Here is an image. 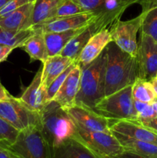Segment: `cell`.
<instances>
[{
	"mask_svg": "<svg viewBox=\"0 0 157 158\" xmlns=\"http://www.w3.org/2000/svg\"><path fill=\"white\" fill-rule=\"evenodd\" d=\"M0 117L18 131L40 125L39 114L31 110L19 98L12 96L9 100L0 101Z\"/></svg>",
	"mask_w": 157,
	"mask_h": 158,
	"instance_id": "7",
	"label": "cell"
},
{
	"mask_svg": "<svg viewBox=\"0 0 157 158\" xmlns=\"http://www.w3.org/2000/svg\"><path fill=\"white\" fill-rule=\"evenodd\" d=\"M104 29L108 28L106 27L105 23L95 15V18L89 25L85 26L84 29L79 33L75 35L67 43V45L60 52V55L78 60L82 50L87 44L89 40L92 38V35Z\"/></svg>",
	"mask_w": 157,
	"mask_h": 158,
	"instance_id": "11",
	"label": "cell"
},
{
	"mask_svg": "<svg viewBox=\"0 0 157 158\" xmlns=\"http://www.w3.org/2000/svg\"><path fill=\"white\" fill-rule=\"evenodd\" d=\"M64 109L78 127L90 131L110 132L112 121L93 110L75 104Z\"/></svg>",
	"mask_w": 157,
	"mask_h": 158,
	"instance_id": "10",
	"label": "cell"
},
{
	"mask_svg": "<svg viewBox=\"0 0 157 158\" xmlns=\"http://www.w3.org/2000/svg\"><path fill=\"white\" fill-rule=\"evenodd\" d=\"M150 82L152 83V86H153L154 90H155V94H156V97H157V80H155V78H153L152 80H150Z\"/></svg>",
	"mask_w": 157,
	"mask_h": 158,
	"instance_id": "42",
	"label": "cell"
},
{
	"mask_svg": "<svg viewBox=\"0 0 157 158\" xmlns=\"http://www.w3.org/2000/svg\"><path fill=\"white\" fill-rule=\"evenodd\" d=\"M9 1H11V0H0V9H1L3 6H6Z\"/></svg>",
	"mask_w": 157,
	"mask_h": 158,
	"instance_id": "43",
	"label": "cell"
},
{
	"mask_svg": "<svg viewBox=\"0 0 157 158\" xmlns=\"http://www.w3.org/2000/svg\"><path fill=\"white\" fill-rule=\"evenodd\" d=\"M0 158H13V157L6 148L0 147Z\"/></svg>",
	"mask_w": 157,
	"mask_h": 158,
	"instance_id": "39",
	"label": "cell"
},
{
	"mask_svg": "<svg viewBox=\"0 0 157 158\" xmlns=\"http://www.w3.org/2000/svg\"><path fill=\"white\" fill-rule=\"evenodd\" d=\"M42 66L39 68L29 84L20 97V100L31 110L40 114L47 104L46 101V89L42 86Z\"/></svg>",
	"mask_w": 157,
	"mask_h": 158,
	"instance_id": "16",
	"label": "cell"
},
{
	"mask_svg": "<svg viewBox=\"0 0 157 158\" xmlns=\"http://www.w3.org/2000/svg\"><path fill=\"white\" fill-rule=\"evenodd\" d=\"M51 158H100L77 139H69L51 151Z\"/></svg>",
	"mask_w": 157,
	"mask_h": 158,
	"instance_id": "19",
	"label": "cell"
},
{
	"mask_svg": "<svg viewBox=\"0 0 157 158\" xmlns=\"http://www.w3.org/2000/svg\"><path fill=\"white\" fill-rule=\"evenodd\" d=\"M62 0H35L30 21V28L43 24L54 18Z\"/></svg>",
	"mask_w": 157,
	"mask_h": 158,
	"instance_id": "22",
	"label": "cell"
},
{
	"mask_svg": "<svg viewBox=\"0 0 157 158\" xmlns=\"http://www.w3.org/2000/svg\"><path fill=\"white\" fill-rule=\"evenodd\" d=\"M95 18V14L93 12H83L71 16L52 19L43 24L38 25L34 27L40 28L44 33L62 32L84 27L89 25Z\"/></svg>",
	"mask_w": 157,
	"mask_h": 158,
	"instance_id": "12",
	"label": "cell"
},
{
	"mask_svg": "<svg viewBox=\"0 0 157 158\" xmlns=\"http://www.w3.org/2000/svg\"><path fill=\"white\" fill-rule=\"evenodd\" d=\"M141 6L143 8V12H146L152 8L157 6V0H146L144 4Z\"/></svg>",
	"mask_w": 157,
	"mask_h": 158,
	"instance_id": "38",
	"label": "cell"
},
{
	"mask_svg": "<svg viewBox=\"0 0 157 158\" xmlns=\"http://www.w3.org/2000/svg\"><path fill=\"white\" fill-rule=\"evenodd\" d=\"M33 2H35V0H11L0 9V18L6 16L15 9Z\"/></svg>",
	"mask_w": 157,
	"mask_h": 158,
	"instance_id": "32",
	"label": "cell"
},
{
	"mask_svg": "<svg viewBox=\"0 0 157 158\" xmlns=\"http://www.w3.org/2000/svg\"><path fill=\"white\" fill-rule=\"evenodd\" d=\"M78 64V62H75L73 64H72L71 66H69L64 72L62 73L46 89V103H49V102L52 101L53 100L54 97L56 94V93L58 92V90L59 89L60 86H62V84L63 83L64 80H66V78L67 77V76L69 75V73L72 71V69L75 67L76 65Z\"/></svg>",
	"mask_w": 157,
	"mask_h": 158,
	"instance_id": "30",
	"label": "cell"
},
{
	"mask_svg": "<svg viewBox=\"0 0 157 158\" xmlns=\"http://www.w3.org/2000/svg\"><path fill=\"white\" fill-rule=\"evenodd\" d=\"M126 1H127L130 4V6H131V5L135 4V3H138V4L143 6V5L144 4L145 2H146V0H126Z\"/></svg>",
	"mask_w": 157,
	"mask_h": 158,
	"instance_id": "40",
	"label": "cell"
},
{
	"mask_svg": "<svg viewBox=\"0 0 157 158\" xmlns=\"http://www.w3.org/2000/svg\"><path fill=\"white\" fill-rule=\"evenodd\" d=\"M134 106L138 114V121L150 120L156 117L152 104L134 100Z\"/></svg>",
	"mask_w": 157,
	"mask_h": 158,
	"instance_id": "31",
	"label": "cell"
},
{
	"mask_svg": "<svg viewBox=\"0 0 157 158\" xmlns=\"http://www.w3.org/2000/svg\"><path fill=\"white\" fill-rule=\"evenodd\" d=\"M12 97V96L9 94L6 88L3 86L0 82V101H6V100H9Z\"/></svg>",
	"mask_w": 157,
	"mask_h": 158,
	"instance_id": "37",
	"label": "cell"
},
{
	"mask_svg": "<svg viewBox=\"0 0 157 158\" xmlns=\"http://www.w3.org/2000/svg\"><path fill=\"white\" fill-rule=\"evenodd\" d=\"M34 2L28 3L9 15L0 18V26L6 30L18 32L30 29V21L33 11Z\"/></svg>",
	"mask_w": 157,
	"mask_h": 158,
	"instance_id": "17",
	"label": "cell"
},
{
	"mask_svg": "<svg viewBox=\"0 0 157 158\" xmlns=\"http://www.w3.org/2000/svg\"><path fill=\"white\" fill-rule=\"evenodd\" d=\"M140 32L152 37L157 43V6L142 12Z\"/></svg>",
	"mask_w": 157,
	"mask_h": 158,
	"instance_id": "27",
	"label": "cell"
},
{
	"mask_svg": "<svg viewBox=\"0 0 157 158\" xmlns=\"http://www.w3.org/2000/svg\"><path fill=\"white\" fill-rule=\"evenodd\" d=\"M138 121V120H137ZM139 123H141L143 126L146 127L147 129L150 130L153 133H155L157 135V117L150 119L147 120H143V121H138Z\"/></svg>",
	"mask_w": 157,
	"mask_h": 158,
	"instance_id": "34",
	"label": "cell"
},
{
	"mask_svg": "<svg viewBox=\"0 0 157 158\" xmlns=\"http://www.w3.org/2000/svg\"><path fill=\"white\" fill-rule=\"evenodd\" d=\"M94 110L110 121L137 120L138 114L134 106L132 86L105 97L95 105Z\"/></svg>",
	"mask_w": 157,
	"mask_h": 158,
	"instance_id": "4",
	"label": "cell"
},
{
	"mask_svg": "<svg viewBox=\"0 0 157 158\" xmlns=\"http://www.w3.org/2000/svg\"><path fill=\"white\" fill-rule=\"evenodd\" d=\"M19 131L0 117V147L5 148L16 140Z\"/></svg>",
	"mask_w": 157,
	"mask_h": 158,
	"instance_id": "28",
	"label": "cell"
},
{
	"mask_svg": "<svg viewBox=\"0 0 157 158\" xmlns=\"http://www.w3.org/2000/svg\"><path fill=\"white\" fill-rule=\"evenodd\" d=\"M84 27L77 29L62 31V32H46V33H44L49 56L59 55L62 50L67 45V43L75 35L79 33L84 29Z\"/></svg>",
	"mask_w": 157,
	"mask_h": 158,
	"instance_id": "23",
	"label": "cell"
},
{
	"mask_svg": "<svg viewBox=\"0 0 157 158\" xmlns=\"http://www.w3.org/2000/svg\"><path fill=\"white\" fill-rule=\"evenodd\" d=\"M107 158H157V157H145V156L139 155V154H134V153L129 152V151H124L120 154H117V155L112 156L111 157Z\"/></svg>",
	"mask_w": 157,
	"mask_h": 158,
	"instance_id": "36",
	"label": "cell"
},
{
	"mask_svg": "<svg viewBox=\"0 0 157 158\" xmlns=\"http://www.w3.org/2000/svg\"><path fill=\"white\" fill-rule=\"evenodd\" d=\"M81 68L78 64L72 69L53 98V101L66 108L75 104L80 86Z\"/></svg>",
	"mask_w": 157,
	"mask_h": 158,
	"instance_id": "14",
	"label": "cell"
},
{
	"mask_svg": "<svg viewBox=\"0 0 157 158\" xmlns=\"http://www.w3.org/2000/svg\"><path fill=\"white\" fill-rule=\"evenodd\" d=\"M106 66V47L97 58L81 68L80 86L75 104L95 109L105 97V72Z\"/></svg>",
	"mask_w": 157,
	"mask_h": 158,
	"instance_id": "3",
	"label": "cell"
},
{
	"mask_svg": "<svg viewBox=\"0 0 157 158\" xmlns=\"http://www.w3.org/2000/svg\"><path fill=\"white\" fill-rule=\"evenodd\" d=\"M151 104H152V107H153L154 111H155V116H156V117H157V97H155L153 100H152V102L151 103Z\"/></svg>",
	"mask_w": 157,
	"mask_h": 158,
	"instance_id": "41",
	"label": "cell"
},
{
	"mask_svg": "<svg viewBox=\"0 0 157 158\" xmlns=\"http://www.w3.org/2000/svg\"><path fill=\"white\" fill-rule=\"evenodd\" d=\"M86 12L95 13L101 6L103 0H74Z\"/></svg>",
	"mask_w": 157,
	"mask_h": 158,
	"instance_id": "33",
	"label": "cell"
},
{
	"mask_svg": "<svg viewBox=\"0 0 157 158\" xmlns=\"http://www.w3.org/2000/svg\"><path fill=\"white\" fill-rule=\"evenodd\" d=\"M110 132L128 138L150 142L157 144V135L137 120H117L111 123Z\"/></svg>",
	"mask_w": 157,
	"mask_h": 158,
	"instance_id": "13",
	"label": "cell"
},
{
	"mask_svg": "<svg viewBox=\"0 0 157 158\" xmlns=\"http://www.w3.org/2000/svg\"><path fill=\"white\" fill-rule=\"evenodd\" d=\"M33 28L35 29L34 33L23 43L20 48L27 52L31 60H38L43 63L49 57L45 34L40 28Z\"/></svg>",
	"mask_w": 157,
	"mask_h": 158,
	"instance_id": "21",
	"label": "cell"
},
{
	"mask_svg": "<svg viewBox=\"0 0 157 158\" xmlns=\"http://www.w3.org/2000/svg\"><path fill=\"white\" fill-rule=\"evenodd\" d=\"M138 78L136 57L122 50L111 41L106 46L105 97L132 86Z\"/></svg>",
	"mask_w": 157,
	"mask_h": 158,
	"instance_id": "1",
	"label": "cell"
},
{
	"mask_svg": "<svg viewBox=\"0 0 157 158\" xmlns=\"http://www.w3.org/2000/svg\"><path fill=\"white\" fill-rule=\"evenodd\" d=\"M112 134L116 137L124 151L145 157H157V144L155 143L128 138L120 134Z\"/></svg>",
	"mask_w": 157,
	"mask_h": 158,
	"instance_id": "24",
	"label": "cell"
},
{
	"mask_svg": "<svg viewBox=\"0 0 157 158\" xmlns=\"http://www.w3.org/2000/svg\"><path fill=\"white\" fill-rule=\"evenodd\" d=\"M35 32L33 27L26 30L14 32L6 30L0 26V44L6 45L14 48H20L25 41Z\"/></svg>",
	"mask_w": 157,
	"mask_h": 158,
	"instance_id": "25",
	"label": "cell"
},
{
	"mask_svg": "<svg viewBox=\"0 0 157 158\" xmlns=\"http://www.w3.org/2000/svg\"><path fill=\"white\" fill-rule=\"evenodd\" d=\"M39 116V129L51 151L75 137V122L66 110L53 100L46 105Z\"/></svg>",
	"mask_w": 157,
	"mask_h": 158,
	"instance_id": "2",
	"label": "cell"
},
{
	"mask_svg": "<svg viewBox=\"0 0 157 158\" xmlns=\"http://www.w3.org/2000/svg\"><path fill=\"white\" fill-rule=\"evenodd\" d=\"M132 94L134 100L151 103L156 97L152 83L138 78L132 86Z\"/></svg>",
	"mask_w": 157,
	"mask_h": 158,
	"instance_id": "26",
	"label": "cell"
},
{
	"mask_svg": "<svg viewBox=\"0 0 157 158\" xmlns=\"http://www.w3.org/2000/svg\"><path fill=\"white\" fill-rule=\"evenodd\" d=\"M77 62L69 57L63 56L62 55H56L49 56L45 63H43L42 73V86L44 89L60 75L64 72L69 66Z\"/></svg>",
	"mask_w": 157,
	"mask_h": 158,
	"instance_id": "18",
	"label": "cell"
},
{
	"mask_svg": "<svg viewBox=\"0 0 157 158\" xmlns=\"http://www.w3.org/2000/svg\"><path fill=\"white\" fill-rule=\"evenodd\" d=\"M139 78L150 81L157 73V43L149 35L140 32L136 54Z\"/></svg>",
	"mask_w": 157,
	"mask_h": 158,
	"instance_id": "9",
	"label": "cell"
},
{
	"mask_svg": "<svg viewBox=\"0 0 157 158\" xmlns=\"http://www.w3.org/2000/svg\"><path fill=\"white\" fill-rule=\"evenodd\" d=\"M142 14L132 19L122 21L119 19L109 28L113 41L122 50L136 56L138 43L136 35L140 30Z\"/></svg>",
	"mask_w": 157,
	"mask_h": 158,
	"instance_id": "8",
	"label": "cell"
},
{
	"mask_svg": "<svg viewBox=\"0 0 157 158\" xmlns=\"http://www.w3.org/2000/svg\"><path fill=\"white\" fill-rule=\"evenodd\" d=\"M74 138L81 141L100 158L111 157L124 151L119 140L111 132L86 131L76 126Z\"/></svg>",
	"mask_w": 157,
	"mask_h": 158,
	"instance_id": "6",
	"label": "cell"
},
{
	"mask_svg": "<svg viewBox=\"0 0 157 158\" xmlns=\"http://www.w3.org/2000/svg\"><path fill=\"white\" fill-rule=\"evenodd\" d=\"M85 12L83 8L75 2L74 0H62L58 6L55 15L53 19L61 18V17L71 16V15H78Z\"/></svg>",
	"mask_w": 157,
	"mask_h": 158,
	"instance_id": "29",
	"label": "cell"
},
{
	"mask_svg": "<svg viewBox=\"0 0 157 158\" xmlns=\"http://www.w3.org/2000/svg\"><path fill=\"white\" fill-rule=\"evenodd\" d=\"M13 49L14 48L11 47V46L0 44V63L4 62L7 59V57L9 56V55Z\"/></svg>",
	"mask_w": 157,
	"mask_h": 158,
	"instance_id": "35",
	"label": "cell"
},
{
	"mask_svg": "<svg viewBox=\"0 0 157 158\" xmlns=\"http://www.w3.org/2000/svg\"><path fill=\"white\" fill-rule=\"evenodd\" d=\"M129 6L130 4L126 0H103L95 14L109 29L117 20L120 19Z\"/></svg>",
	"mask_w": 157,
	"mask_h": 158,
	"instance_id": "20",
	"label": "cell"
},
{
	"mask_svg": "<svg viewBox=\"0 0 157 158\" xmlns=\"http://www.w3.org/2000/svg\"><path fill=\"white\" fill-rule=\"evenodd\" d=\"M111 41L112 36L109 29H102L92 35L78 56L77 60L78 66L83 67L93 61L106 49Z\"/></svg>",
	"mask_w": 157,
	"mask_h": 158,
	"instance_id": "15",
	"label": "cell"
},
{
	"mask_svg": "<svg viewBox=\"0 0 157 158\" xmlns=\"http://www.w3.org/2000/svg\"><path fill=\"white\" fill-rule=\"evenodd\" d=\"M4 148L13 158H51V150L42 134L39 126L19 131L15 142Z\"/></svg>",
	"mask_w": 157,
	"mask_h": 158,
	"instance_id": "5",
	"label": "cell"
},
{
	"mask_svg": "<svg viewBox=\"0 0 157 158\" xmlns=\"http://www.w3.org/2000/svg\"><path fill=\"white\" fill-rule=\"evenodd\" d=\"M155 80H157V73H156V75H155Z\"/></svg>",
	"mask_w": 157,
	"mask_h": 158,
	"instance_id": "44",
	"label": "cell"
}]
</instances>
